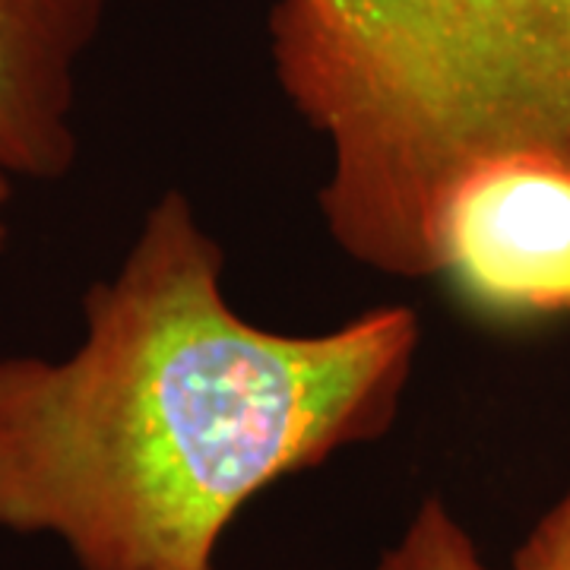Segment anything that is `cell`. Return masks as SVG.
Wrapping results in <instances>:
<instances>
[{
	"mask_svg": "<svg viewBox=\"0 0 570 570\" xmlns=\"http://www.w3.org/2000/svg\"><path fill=\"white\" fill-rule=\"evenodd\" d=\"M510 570H570V479L513 551Z\"/></svg>",
	"mask_w": 570,
	"mask_h": 570,
	"instance_id": "5b68a950",
	"label": "cell"
},
{
	"mask_svg": "<svg viewBox=\"0 0 570 570\" xmlns=\"http://www.w3.org/2000/svg\"><path fill=\"white\" fill-rule=\"evenodd\" d=\"M13 178L0 168V254L7 247V238H10V219H7V209H10V200H13Z\"/></svg>",
	"mask_w": 570,
	"mask_h": 570,
	"instance_id": "8992f818",
	"label": "cell"
},
{
	"mask_svg": "<svg viewBox=\"0 0 570 570\" xmlns=\"http://www.w3.org/2000/svg\"><path fill=\"white\" fill-rule=\"evenodd\" d=\"M374 570H489L460 517L428 494Z\"/></svg>",
	"mask_w": 570,
	"mask_h": 570,
	"instance_id": "277c9868",
	"label": "cell"
},
{
	"mask_svg": "<svg viewBox=\"0 0 570 570\" xmlns=\"http://www.w3.org/2000/svg\"><path fill=\"white\" fill-rule=\"evenodd\" d=\"M431 283L485 326L570 321V168L504 159L475 168L444 204Z\"/></svg>",
	"mask_w": 570,
	"mask_h": 570,
	"instance_id": "7a4b0ae2",
	"label": "cell"
},
{
	"mask_svg": "<svg viewBox=\"0 0 570 570\" xmlns=\"http://www.w3.org/2000/svg\"><path fill=\"white\" fill-rule=\"evenodd\" d=\"M422 348L409 305L321 333L247 321L181 187L82 295L67 355H0V530L80 570H219L238 513L396 425Z\"/></svg>",
	"mask_w": 570,
	"mask_h": 570,
	"instance_id": "6da1fadb",
	"label": "cell"
},
{
	"mask_svg": "<svg viewBox=\"0 0 570 570\" xmlns=\"http://www.w3.org/2000/svg\"><path fill=\"white\" fill-rule=\"evenodd\" d=\"M111 0H0V168L63 181L80 159V77Z\"/></svg>",
	"mask_w": 570,
	"mask_h": 570,
	"instance_id": "3957f363",
	"label": "cell"
}]
</instances>
